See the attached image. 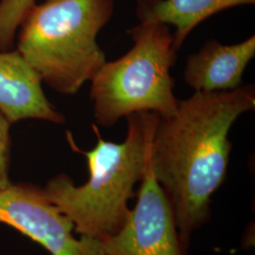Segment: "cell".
Returning a JSON list of instances; mask_svg holds the SVG:
<instances>
[{"instance_id": "ba28073f", "label": "cell", "mask_w": 255, "mask_h": 255, "mask_svg": "<svg viewBox=\"0 0 255 255\" xmlns=\"http://www.w3.org/2000/svg\"><path fill=\"white\" fill-rule=\"evenodd\" d=\"M255 55V35L231 46L209 41L189 56L183 79L195 92L235 90L242 85L243 74Z\"/></svg>"}, {"instance_id": "8992f818", "label": "cell", "mask_w": 255, "mask_h": 255, "mask_svg": "<svg viewBox=\"0 0 255 255\" xmlns=\"http://www.w3.org/2000/svg\"><path fill=\"white\" fill-rule=\"evenodd\" d=\"M149 154L136 204L126 224L117 235L102 240L105 255H185L172 207L155 178Z\"/></svg>"}, {"instance_id": "3957f363", "label": "cell", "mask_w": 255, "mask_h": 255, "mask_svg": "<svg viewBox=\"0 0 255 255\" xmlns=\"http://www.w3.org/2000/svg\"><path fill=\"white\" fill-rule=\"evenodd\" d=\"M114 11L115 0L35 3L20 24L16 49L51 89L75 95L107 62L97 36Z\"/></svg>"}, {"instance_id": "30bf717a", "label": "cell", "mask_w": 255, "mask_h": 255, "mask_svg": "<svg viewBox=\"0 0 255 255\" xmlns=\"http://www.w3.org/2000/svg\"><path fill=\"white\" fill-rule=\"evenodd\" d=\"M35 0H0V51L14 48L21 22Z\"/></svg>"}, {"instance_id": "6da1fadb", "label": "cell", "mask_w": 255, "mask_h": 255, "mask_svg": "<svg viewBox=\"0 0 255 255\" xmlns=\"http://www.w3.org/2000/svg\"><path fill=\"white\" fill-rule=\"evenodd\" d=\"M255 108L254 85L225 92H195L176 114L159 119L150 144V164L173 211L186 254L193 233L210 217L211 197L223 183L237 119Z\"/></svg>"}, {"instance_id": "9c48e42d", "label": "cell", "mask_w": 255, "mask_h": 255, "mask_svg": "<svg viewBox=\"0 0 255 255\" xmlns=\"http://www.w3.org/2000/svg\"><path fill=\"white\" fill-rule=\"evenodd\" d=\"M255 0H136L139 21L155 20L175 27L173 48L178 52L186 37L201 22L222 10Z\"/></svg>"}, {"instance_id": "7a4b0ae2", "label": "cell", "mask_w": 255, "mask_h": 255, "mask_svg": "<svg viewBox=\"0 0 255 255\" xmlns=\"http://www.w3.org/2000/svg\"><path fill=\"white\" fill-rule=\"evenodd\" d=\"M159 115L143 112L127 117L128 131L123 143L106 141L93 125L98 143L87 159L89 179L76 186L72 179L60 174L43 188L46 199L72 221L81 237L100 240L117 235L127 222L128 202L134 198L150 150Z\"/></svg>"}, {"instance_id": "277c9868", "label": "cell", "mask_w": 255, "mask_h": 255, "mask_svg": "<svg viewBox=\"0 0 255 255\" xmlns=\"http://www.w3.org/2000/svg\"><path fill=\"white\" fill-rule=\"evenodd\" d=\"M133 46L114 62H106L91 80L94 116L101 127L121 118L153 112L161 119L176 114L179 100L170 75L177 52L168 25L143 20L128 31Z\"/></svg>"}, {"instance_id": "52a82bcc", "label": "cell", "mask_w": 255, "mask_h": 255, "mask_svg": "<svg viewBox=\"0 0 255 255\" xmlns=\"http://www.w3.org/2000/svg\"><path fill=\"white\" fill-rule=\"evenodd\" d=\"M42 82L16 48L0 51V112L11 124L25 119L64 123V115L47 100Z\"/></svg>"}, {"instance_id": "5b68a950", "label": "cell", "mask_w": 255, "mask_h": 255, "mask_svg": "<svg viewBox=\"0 0 255 255\" xmlns=\"http://www.w3.org/2000/svg\"><path fill=\"white\" fill-rule=\"evenodd\" d=\"M0 222L36 241L51 255H105L102 240L74 237L72 221L33 184L11 183L0 189Z\"/></svg>"}, {"instance_id": "8fae6325", "label": "cell", "mask_w": 255, "mask_h": 255, "mask_svg": "<svg viewBox=\"0 0 255 255\" xmlns=\"http://www.w3.org/2000/svg\"><path fill=\"white\" fill-rule=\"evenodd\" d=\"M10 125L9 120L0 113V189L11 184L9 177Z\"/></svg>"}]
</instances>
